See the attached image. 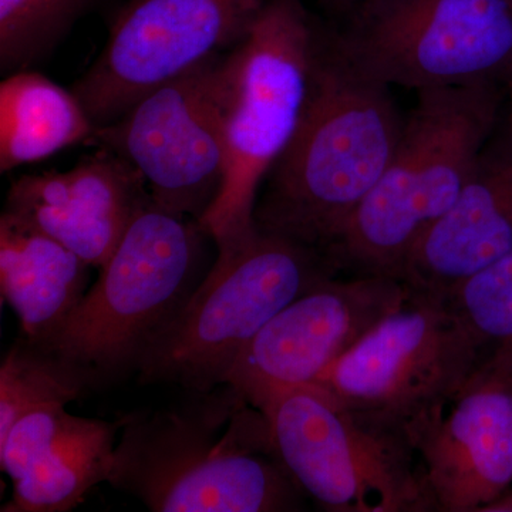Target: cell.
I'll use <instances>...</instances> for the list:
<instances>
[{
	"mask_svg": "<svg viewBox=\"0 0 512 512\" xmlns=\"http://www.w3.org/2000/svg\"><path fill=\"white\" fill-rule=\"evenodd\" d=\"M90 390L76 367L36 340L20 336L0 366V440L28 414L66 407Z\"/></svg>",
	"mask_w": 512,
	"mask_h": 512,
	"instance_id": "d6986e66",
	"label": "cell"
},
{
	"mask_svg": "<svg viewBox=\"0 0 512 512\" xmlns=\"http://www.w3.org/2000/svg\"><path fill=\"white\" fill-rule=\"evenodd\" d=\"M512 249V141L488 143L463 190L417 242L403 284L448 293Z\"/></svg>",
	"mask_w": 512,
	"mask_h": 512,
	"instance_id": "2e32d148",
	"label": "cell"
},
{
	"mask_svg": "<svg viewBox=\"0 0 512 512\" xmlns=\"http://www.w3.org/2000/svg\"><path fill=\"white\" fill-rule=\"evenodd\" d=\"M407 295L403 282L383 276L322 279L259 330L227 383L251 404L275 389L313 384Z\"/></svg>",
	"mask_w": 512,
	"mask_h": 512,
	"instance_id": "7c38bea8",
	"label": "cell"
},
{
	"mask_svg": "<svg viewBox=\"0 0 512 512\" xmlns=\"http://www.w3.org/2000/svg\"><path fill=\"white\" fill-rule=\"evenodd\" d=\"M268 0H127L106 46L73 84L97 128L249 35Z\"/></svg>",
	"mask_w": 512,
	"mask_h": 512,
	"instance_id": "8fae6325",
	"label": "cell"
},
{
	"mask_svg": "<svg viewBox=\"0 0 512 512\" xmlns=\"http://www.w3.org/2000/svg\"><path fill=\"white\" fill-rule=\"evenodd\" d=\"M446 299L487 356L512 357V249L457 285Z\"/></svg>",
	"mask_w": 512,
	"mask_h": 512,
	"instance_id": "44dd1931",
	"label": "cell"
},
{
	"mask_svg": "<svg viewBox=\"0 0 512 512\" xmlns=\"http://www.w3.org/2000/svg\"><path fill=\"white\" fill-rule=\"evenodd\" d=\"M109 484L154 512H291L306 498L264 413L229 383L124 416Z\"/></svg>",
	"mask_w": 512,
	"mask_h": 512,
	"instance_id": "6da1fadb",
	"label": "cell"
},
{
	"mask_svg": "<svg viewBox=\"0 0 512 512\" xmlns=\"http://www.w3.org/2000/svg\"><path fill=\"white\" fill-rule=\"evenodd\" d=\"M207 238L200 222L151 198L69 318L36 342L76 367L92 390L136 373L151 340L207 274Z\"/></svg>",
	"mask_w": 512,
	"mask_h": 512,
	"instance_id": "5b68a950",
	"label": "cell"
},
{
	"mask_svg": "<svg viewBox=\"0 0 512 512\" xmlns=\"http://www.w3.org/2000/svg\"><path fill=\"white\" fill-rule=\"evenodd\" d=\"M322 26L303 0H268L249 35L232 50L227 173L200 221L212 241L254 227L266 175L298 128Z\"/></svg>",
	"mask_w": 512,
	"mask_h": 512,
	"instance_id": "52a82bcc",
	"label": "cell"
},
{
	"mask_svg": "<svg viewBox=\"0 0 512 512\" xmlns=\"http://www.w3.org/2000/svg\"><path fill=\"white\" fill-rule=\"evenodd\" d=\"M322 2L326 8L332 10V12L336 13L340 18H345L350 10L355 8L357 3L362 2V0H322Z\"/></svg>",
	"mask_w": 512,
	"mask_h": 512,
	"instance_id": "7402d4cb",
	"label": "cell"
},
{
	"mask_svg": "<svg viewBox=\"0 0 512 512\" xmlns=\"http://www.w3.org/2000/svg\"><path fill=\"white\" fill-rule=\"evenodd\" d=\"M90 268L55 238L2 212L0 288L22 335L35 340L52 336L86 295Z\"/></svg>",
	"mask_w": 512,
	"mask_h": 512,
	"instance_id": "e0dca14e",
	"label": "cell"
},
{
	"mask_svg": "<svg viewBox=\"0 0 512 512\" xmlns=\"http://www.w3.org/2000/svg\"><path fill=\"white\" fill-rule=\"evenodd\" d=\"M150 201L146 181L136 168L100 147L62 173L23 175L10 187L3 211L100 269Z\"/></svg>",
	"mask_w": 512,
	"mask_h": 512,
	"instance_id": "5bb4252c",
	"label": "cell"
},
{
	"mask_svg": "<svg viewBox=\"0 0 512 512\" xmlns=\"http://www.w3.org/2000/svg\"><path fill=\"white\" fill-rule=\"evenodd\" d=\"M494 357H497V359L504 360V362L507 363L508 369H510V376H511V382H512V357H498V356H494Z\"/></svg>",
	"mask_w": 512,
	"mask_h": 512,
	"instance_id": "d4e9b609",
	"label": "cell"
},
{
	"mask_svg": "<svg viewBox=\"0 0 512 512\" xmlns=\"http://www.w3.org/2000/svg\"><path fill=\"white\" fill-rule=\"evenodd\" d=\"M343 20L333 46L389 87L504 86L512 70V0H362Z\"/></svg>",
	"mask_w": 512,
	"mask_h": 512,
	"instance_id": "ba28073f",
	"label": "cell"
},
{
	"mask_svg": "<svg viewBox=\"0 0 512 512\" xmlns=\"http://www.w3.org/2000/svg\"><path fill=\"white\" fill-rule=\"evenodd\" d=\"M232 50L146 94L92 140L136 168L158 207L198 222L227 173Z\"/></svg>",
	"mask_w": 512,
	"mask_h": 512,
	"instance_id": "30bf717a",
	"label": "cell"
},
{
	"mask_svg": "<svg viewBox=\"0 0 512 512\" xmlns=\"http://www.w3.org/2000/svg\"><path fill=\"white\" fill-rule=\"evenodd\" d=\"M123 417L74 416L66 407L20 419L0 440V467L13 483L2 512H67L109 483Z\"/></svg>",
	"mask_w": 512,
	"mask_h": 512,
	"instance_id": "9a60e30c",
	"label": "cell"
},
{
	"mask_svg": "<svg viewBox=\"0 0 512 512\" xmlns=\"http://www.w3.org/2000/svg\"><path fill=\"white\" fill-rule=\"evenodd\" d=\"M485 512H512V490L505 494L503 498H500L497 503L488 507Z\"/></svg>",
	"mask_w": 512,
	"mask_h": 512,
	"instance_id": "cb8c5ba5",
	"label": "cell"
},
{
	"mask_svg": "<svg viewBox=\"0 0 512 512\" xmlns=\"http://www.w3.org/2000/svg\"><path fill=\"white\" fill-rule=\"evenodd\" d=\"M505 94H507V137L512 141V70L504 82Z\"/></svg>",
	"mask_w": 512,
	"mask_h": 512,
	"instance_id": "603a6c76",
	"label": "cell"
},
{
	"mask_svg": "<svg viewBox=\"0 0 512 512\" xmlns=\"http://www.w3.org/2000/svg\"><path fill=\"white\" fill-rule=\"evenodd\" d=\"M431 512H485L512 490V382L487 356L447 406L407 427Z\"/></svg>",
	"mask_w": 512,
	"mask_h": 512,
	"instance_id": "4fadbf2b",
	"label": "cell"
},
{
	"mask_svg": "<svg viewBox=\"0 0 512 512\" xmlns=\"http://www.w3.org/2000/svg\"><path fill=\"white\" fill-rule=\"evenodd\" d=\"M487 353L446 298L410 291L319 376L348 409L402 427L447 406Z\"/></svg>",
	"mask_w": 512,
	"mask_h": 512,
	"instance_id": "9c48e42d",
	"label": "cell"
},
{
	"mask_svg": "<svg viewBox=\"0 0 512 512\" xmlns=\"http://www.w3.org/2000/svg\"><path fill=\"white\" fill-rule=\"evenodd\" d=\"M218 255L183 308L154 336L137 382L210 392L276 313L336 274L328 259L254 227L217 239Z\"/></svg>",
	"mask_w": 512,
	"mask_h": 512,
	"instance_id": "277c9868",
	"label": "cell"
},
{
	"mask_svg": "<svg viewBox=\"0 0 512 512\" xmlns=\"http://www.w3.org/2000/svg\"><path fill=\"white\" fill-rule=\"evenodd\" d=\"M96 0H0L2 70H22L59 42Z\"/></svg>",
	"mask_w": 512,
	"mask_h": 512,
	"instance_id": "ffe728a7",
	"label": "cell"
},
{
	"mask_svg": "<svg viewBox=\"0 0 512 512\" xmlns=\"http://www.w3.org/2000/svg\"><path fill=\"white\" fill-rule=\"evenodd\" d=\"M503 87L417 93L382 177L326 252L339 275L403 282L417 242L456 201L490 143Z\"/></svg>",
	"mask_w": 512,
	"mask_h": 512,
	"instance_id": "3957f363",
	"label": "cell"
},
{
	"mask_svg": "<svg viewBox=\"0 0 512 512\" xmlns=\"http://www.w3.org/2000/svg\"><path fill=\"white\" fill-rule=\"evenodd\" d=\"M403 123L392 87L356 70L320 29L305 109L259 191L256 228L325 256L382 177Z\"/></svg>",
	"mask_w": 512,
	"mask_h": 512,
	"instance_id": "7a4b0ae2",
	"label": "cell"
},
{
	"mask_svg": "<svg viewBox=\"0 0 512 512\" xmlns=\"http://www.w3.org/2000/svg\"><path fill=\"white\" fill-rule=\"evenodd\" d=\"M306 498L329 512H431L406 431L340 404L316 384L252 403Z\"/></svg>",
	"mask_w": 512,
	"mask_h": 512,
	"instance_id": "8992f818",
	"label": "cell"
},
{
	"mask_svg": "<svg viewBox=\"0 0 512 512\" xmlns=\"http://www.w3.org/2000/svg\"><path fill=\"white\" fill-rule=\"evenodd\" d=\"M96 130L79 97L42 74L18 70L0 84L2 173L92 141Z\"/></svg>",
	"mask_w": 512,
	"mask_h": 512,
	"instance_id": "ac0fdd59",
	"label": "cell"
}]
</instances>
